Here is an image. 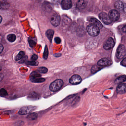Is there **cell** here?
Listing matches in <instances>:
<instances>
[{
    "label": "cell",
    "instance_id": "obj_7",
    "mask_svg": "<svg viewBox=\"0 0 126 126\" xmlns=\"http://www.w3.org/2000/svg\"><path fill=\"white\" fill-rule=\"evenodd\" d=\"M115 45V42L113 39L111 37H109L104 43V48L107 50H109L113 47Z\"/></svg>",
    "mask_w": 126,
    "mask_h": 126
},
{
    "label": "cell",
    "instance_id": "obj_23",
    "mask_svg": "<svg viewBox=\"0 0 126 126\" xmlns=\"http://www.w3.org/2000/svg\"><path fill=\"white\" fill-rule=\"evenodd\" d=\"M101 67L99 65H94L92 67L91 69V72L92 73L94 74L97 72L101 69Z\"/></svg>",
    "mask_w": 126,
    "mask_h": 126
},
{
    "label": "cell",
    "instance_id": "obj_26",
    "mask_svg": "<svg viewBox=\"0 0 126 126\" xmlns=\"http://www.w3.org/2000/svg\"><path fill=\"white\" fill-rule=\"evenodd\" d=\"M48 56V50L47 46H45V48L43 54V57L44 59L46 60L47 59Z\"/></svg>",
    "mask_w": 126,
    "mask_h": 126
},
{
    "label": "cell",
    "instance_id": "obj_32",
    "mask_svg": "<svg viewBox=\"0 0 126 126\" xmlns=\"http://www.w3.org/2000/svg\"><path fill=\"white\" fill-rule=\"evenodd\" d=\"M121 64L122 66L126 67V57L122 60Z\"/></svg>",
    "mask_w": 126,
    "mask_h": 126
},
{
    "label": "cell",
    "instance_id": "obj_25",
    "mask_svg": "<svg viewBox=\"0 0 126 126\" xmlns=\"http://www.w3.org/2000/svg\"><path fill=\"white\" fill-rule=\"evenodd\" d=\"M38 71L39 73H41L45 74L48 72L47 68L45 67H40L38 69Z\"/></svg>",
    "mask_w": 126,
    "mask_h": 126
},
{
    "label": "cell",
    "instance_id": "obj_22",
    "mask_svg": "<svg viewBox=\"0 0 126 126\" xmlns=\"http://www.w3.org/2000/svg\"><path fill=\"white\" fill-rule=\"evenodd\" d=\"M8 95L7 91L4 88H2L0 90V96L2 97H5Z\"/></svg>",
    "mask_w": 126,
    "mask_h": 126
},
{
    "label": "cell",
    "instance_id": "obj_1",
    "mask_svg": "<svg viewBox=\"0 0 126 126\" xmlns=\"http://www.w3.org/2000/svg\"><path fill=\"white\" fill-rule=\"evenodd\" d=\"M63 82L61 79H58L52 82L49 87V89L51 91L56 92L61 89L63 86Z\"/></svg>",
    "mask_w": 126,
    "mask_h": 126
},
{
    "label": "cell",
    "instance_id": "obj_31",
    "mask_svg": "<svg viewBox=\"0 0 126 126\" xmlns=\"http://www.w3.org/2000/svg\"><path fill=\"white\" fill-rule=\"evenodd\" d=\"M38 58V57L37 55L35 54H34L31 57V60L33 61H35V60H37Z\"/></svg>",
    "mask_w": 126,
    "mask_h": 126
},
{
    "label": "cell",
    "instance_id": "obj_33",
    "mask_svg": "<svg viewBox=\"0 0 126 126\" xmlns=\"http://www.w3.org/2000/svg\"><path fill=\"white\" fill-rule=\"evenodd\" d=\"M3 50V46L1 43H0V54L2 52Z\"/></svg>",
    "mask_w": 126,
    "mask_h": 126
},
{
    "label": "cell",
    "instance_id": "obj_21",
    "mask_svg": "<svg viewBox=\"0 0 126 126\" xmlns=\"http://www.w3.org/2000/svg\"><path fill=\"white\" fill-rule=\"evenodd\" d=\"M29 97L31 99H39V95L37 93L35 92H32L29 95Z\"/></svg>",
    "mask_w": 126,
    "mask_h": 126
},
{
    "label": "cell",
    "instance_id": "obj_10",
    "mask_svg": "<svg viewBox=\"0 0 126 126\" xmlns=\"http://www.w3.org/2000/svg\"><path fill=\"white\" fill-rule=\"evenodd\" d=\"M61 6L63 10H68L72 7V2L70 0H63L62 1Z\"/></svg>",
    "mask_w": 126,
    "mask_h": 126
},
{
    "label": "cell",
    "instance_id": "obj_3",
    "mask_svg": "<svg viewBox=\"0 0 126 126\" xmlns=\"http://www.w3.org/2000/svg\"><path fill=\"white\" fill-rule=\"evenodd\" d=\"M36 107L33 106H26L23 107L19 110V114L20 115H25L29 114L36 110Z\"/></svg>",
    "mask_w": 126,
    "mask_h": 126
},
{
    "label": "cell",
    "instance_id": "obj_20",
    "mask_svg": "<svg viewBox=\"0 0 126 126\" xmlns=\"http://www.w3.org/2000/svg\"><path fill=\"white\" fill-rule=\"evenodd\" d=\"M16 37L14 34H9L7 36V39L9 42H13L16 40Z\"/></svg>",
    "mask_w": 126,
    "mask_h": 126
},
{
    "label": "cell",
    "instance_id": "obj_34",
    "mask_svg": "<svg viewBox=\"0 0 126 126\" xmlns=\"http://www.w3.org/2000/svg\"><path fill=\"white\" fill-rule=\"evenodd\" d=\"M122 31L124 33H126V25L123 26L122 28Z\"/></svg>",
    "mask_w": 126,
    "mask_h": 126
},
{
    "label": "cell",
    "instance_id": "obj_19",
    "mask_svg": "<svg viewBox=\"0 0 126 126\" xmlns=\"http://www.w3.org/2000/svg\"><path fill=\"white\" fill-rule=\"evenodd\" d=\"M38 118V114L36 113H30L27 116V118L29 120H35L37 119Z\"/></svg>",
    "mask_w": 126,
    "mask_h": 126
},
{
    "label": "cell",
    "instance_id": "obj_16",
    "mask_svg": "<svg viewBox=\"0 0 126 126\" xmlns=\"http://www.w3.org/2000/svg\"><path fill=\"white\" fill-rule=\"evenodd\" d=\"M86 6V3L83 0H79L77 3V7L78 9L82 10L85 8Z\"/></svg>",
    "mask_w": 126,
    "mask_h": 126
},
{
    "label": "cell",
    "instance_id": "obj_24",
    "mask_svg": "<svg viewBox=\"0 0 126 126\" xmlns=\"http://www.w3.org/2000/svg\"><path fill=\"white\" fill-rule=\"evenodd\" d=\"M25 55V53L23 51H21L19 52V54L17 55L15 57V60L16 61L19 60L23 58Z\"/></svg>",
    "mask_w": 126,
    "mask_h": 126
},
{
    "label": "cell",
    "instance_id": "obj_12",
    "mask_svg": "<svg viewBox=\"0 0 126 126\" xmlns=\"http://www.w3.org/2000/svg\"><path fill=\"white\" fill-rule=\"evenodd\" d=\"M117 93L120 94L125 93L126 92V84H121L119 85L116 88Z\"/></svg>",
    "mask_w": 126,
    "mask_h": 126
},
{
    "label": "cell",
    "instance_id": "obj_5",
    "mask_svg": "<svg viewBox=\"0 0 126 126\" xmlns=\"http://www.w3.org/2000/svg\"><path fill=\"white\" fill-rule=\"evenodd\" d=\"M99 17L100 20L105 24L109 25L111 23V20L107 13L104 12H101L99 14Z\"/></svg>",
    "mask_w": 126,
    "mask_h": 126
},
{
    "label": "cell",
    "instance_id": "obj_8",
    "mask_svg": "<svg viewBox=\"0 0 126 126\" xmlns=\"http://www.w3.org/2000/svg\"><path fill=\"white\" fill-rule=\"evenodd\" d=\"M108 16L111 21H116L119 19L120 14L116 10H112L109 12Z\"/></svg>",
    "mask_w": 126,
    "mask_h": 126
},
{
    "label": "cell",
    "instance_id": "obj_28",
    "mask_svg": "<svg viewBox=\"0 0 126 126\" xmlns=\"http://www.w3.org/2000/svg\"><path fill=\"white\" fill-rule=\"evenodd\" d=\"M40 77H41V75L36 71L32 72L31 74V77L33 78H39Z\"/></svg>",
    "mask_w": 126,
    "mask_h": 126
},
{
    "label": "cell",
    "instance_id": "obj_2",
    "mask_svg": "<svg viewBox=\"0 0 126 126\" xmlns=\"http://www.w3.org/2000/svg\"><path fill=\"white\" fill-rule=\"evenodd\" d=\"M86 30L89 35L93 37L96 36L100 33V29L95 26L90 24L86 28Z\"/></svg>",
    "mask_w": 126,
    "mask_h": 126
},
{
    "label": "cell",
    "instance_id": "obj_13",
    "mask_svg": "<svg viewBox=\"0 0 126 126\" xmlns=\"http://www.w3.org/2000/svg\"><path fill=\"white\" fill-rule=\"evenodd\" d=\"M90 22L91 23V25H94L95 26L98 27L99 29L102 28L103 25L99 21L95 19V18H91L89 20Z\"/></svg>",
    "mask_w": 126,
    "mask_h": 126
},
{
    "label": "cell",
    "instance_id": "obj_6",
    "mask_svg": "<svg viewBox=\"0 0 126 126\" xmlns=\"http://www.w3.org/2000/svg\"><path fill=\"white\" fill-rule=\"evenodd\" d=\"M61 21L60 16L57 14H54L51 16L50 22L51 24L57 27L59 25Z\"/></svg>",
    "mask_w": 126,
    "mask_h": 126
},
{
    "label": "cell",
    "instance_id": "obj_27",
    "mask_svg": "<svg viewBox=\"0 0 126 126\" xmlns=\"http://www.w3.org/2000/svg\"><path fill=\"white\" fill-rule=\"evenodd\" d=\"M26 64L28 65H32V66H37L38 65V62L35 61H28L26 62Z\"/></svg>",
    "mask_w": 126,
    "mask_h": 126
},
{
    "label": "cell",
    "instance_id": "obj_30",
    "mask_svg": "<svg viewBox=\"0 0 126 126\" xmlns=\"http://www.w3.org/2000/svg\"><path fill=\"white\" fill-rule=\"evenodd\" d=\"M54 40L56 44H59L61 42V39L59 37H56L54 39Z\"/></svg>",
    "mask_w": 126,
    "mask_h": 126
},
{
    "label": "cell",
    "instance_id": "obj_4",
    "mask_svg": "<svg viewBox=\"0 0 126 126\" xmlns=\"http://www.w3.org/2000/svg\"><path fill=\"white\" fill-rule=\"evenodd\" d=\"M126 50L124 46L120 45L117 48L116 52V56L118 59H121L125 56Z\"/></svg>",
    "mask_w": 126,
    "mask_h": 126
},
{
    "label": "cell",
    "instance_id": "obj_35",
    "mask_svg": "<svg viewBox=\"0 0 126 126\" xmlns=\"http://www.w3.org/2000/svg\"><path fill=\"white\" fill-rule=\"evenodd\" d=\"M2 17L0 15V23H1L2 22Z\"/></svg>",
    "mask_w": 126,
    "mask_h": 126
},
{
    "label": "cell",
    "instance_id": "obj_11",
    "mask_svg": "<svg viewBox=\"0 0 126 126\" xmlns=\"http://www.w3.org/2000/svg\"><path fill=\"white\" fill-rule=\"evenodd\" d=\"M111 64V61L109 59L107 58H103L100 60L98 62L97 65L100 67L108 66Z\"/></svg>",
    "mask_w": 126,
    "mask_h": 126
},
{
    "label": "cell",
    "instance_id": "obj_14",
    "mask_svg": "<svg viewBox=\"0 0 126 126\" xmlns=\"http://www.w3.org/2000/svg\"><path fill=\"white\" fill-rule=\"evenodd\" d=\"M54 34V31L52 29H48L46 32L45 33L46 36L50 42H52Z\"/></svg>",
    "mask_w": 126,
    "mask_h": 126
},
{
    "label": "cell",
    "instance_id": "obj_9",
    "mask_svg": "<svg viewBox=\"0 0 126 126\" xmlns=\"http://www.w3.org/2000/svg\"><path fill=\"white\" fill-rule=\"evenodd\" d=\"M82 80V78L79 75L75 74L70 78L69 82L72 84L77 85L81 82Z\"/></svg>",
    "mask_w": 126,
    "mask_h": 126
},
{
    "label": "cell",
    "instance_id": "obj_17",
    "mask_svg": "<svg viewBox=\"0 0 126 126\" xmlns=\"http://www.w3.org/2000/svg\"><path fill=\"white\" fill-rule=\"evenodd\" d=\"M30 80L31 82L34 83H41L45 81V79L42 78H33L30 77Z\"/></svg>",
    "mask_w": 126,
    "mask_h": 126
},
{
    "label": "cell",
    "instance_id": "obj_36",
    "mask_svg": "<svg viewBox=\"0 0 126 126\" xmlns=\"http://www.w3.org/2000/svg\"><path fill=\"white\" fill-rule=\"evenodd\" d=\"M0 70H1V67H0Z\"/></svg>",
    "mask_w": 126,
    "mask_h": 126
},
{
    "label": "cell",
    "instance_id": "obj_29",
    "mask_svg": "<svg viewBox=\"0 0 126 126\" xmlns=\"http://www.w3.org/2000/svg\"><path fill=\"white\" fill-rule=\"evenodd\" d=\"M85 32L84 30H83V29L81 28L77 29V34L78 35H83Z\"/></svg>",
    "mask_w": 126,
    "mask_h": 126
},
{
    "label": "cell",
    "instance_id": "obj_15",
    "mask_svg": "<svg viewBox=\"0 0 126 126\" xmlns=\"http://www.w3.org/2000/svg\"><path fill=\"white\" fill-rule=\"evenodd\" d=\"M115 6L116 9L122 12L124 10V4L120 1H117L115 3Z\"/></svg>",
    "mask_w": 126,
    "mask_h": 126
},
{
    "label": "cell",
    "instance_id": "obj_18",
    "mask_svg": "<svg viewBox=\"0 0 126 126\" xmlns=\"http://www.w3.org/2000/svg\"><path fill=\"white\" fill-rule=\"evenodd\" d=\"M126 81V76L123 75L121 76L116 79L115 81V84H119Z\"/></svg>",
    "mask_w": 126,
    "mask_h": 126
}]
</instances>
